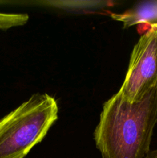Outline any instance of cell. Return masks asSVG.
Segmentation results:
<instances>
[{
	"label": "cell",
	"instance_id": "obj_1",
	"mask_svg": "<svg viewBox=\"0 0 157 158\" xmlns=\"http://www.w3.org/2000/svg\"><path fill=\"white\" fill-rule=\"evenodd\" d=\"M157 123V86L129 103L119 93L104 103L94 131L102 158H146Z\"/></svg>",
	"mask_w": 157,
	"mask_h": 158
},
{
	"label": "cell",
	"instance_id": "obj_2",
	"mask_svg": "<svg viewBox=\"0 0 157 158\" xmlns=\"http://www.w3.org/2000/svg\"><path fill=\"white\" fill-rule=\"evenodd\" d=\"M56 100L35 94L0 120V158H24L58 119Z\"/></svg>",
	"mask_w": 157,
	"mask_h": 158
},
{
	"label": "cell",
	"instance_id": "obj_3",
	"mask_svg": "<svg viewBox=\"0 0 157 158\" xmlns=\"http://www.w3.org/2000/svg\"><path fill=\"white\" fill-rule=\"evenodd\" d=\"M157 86V24L140 36L131 53L129 68L119 93L129 103L141 100Z\"/></svg>",
	"mask_w": 157,
	"mask_h": 158
},
{
	"label": "cell",
	"instance_id": "obj_4",
	"mask_svg": "<svg viewBox=\"0 0 157 158\" xmlns=\"http://www.w3.org/2000/svg\"><path fill=\"white\" fill-rule=\"evenodd\" d=\"M111 18L121 22L124 29L135 25L157 24V0L141 1L121 13H112Z\"/></svg>",
	"mask_w": 157,
	"mask_h": 158
},
{
	"label": "cell",
	"instance_id": "obj_5",
	"mask_svg": "<svg viewBox=\"0 0 157 158\" xmlns=\"http://www.w3.org/2000/svg\"><path fill=\"white\" fill-rule=\"evenodd\" d=\"M43 4L65 9H91L107 7L110 2L106 1H46Z\"/></svg>",
	"mask_w": 157,
	"mask_h": 158
},
{
	"label": "cell",
	"instance_id": "obj_6",
	"mask_svg": "<svg viewBox=\"0 0 157 158\" xmlns=\"http://www.w3.org/2000/svg\"><path fill=\"white\" fill-rule=\"evenodd\" d=\"M29 16L26 13H3L0 12V29H8L26 25Z\"/></svg>",
	"mask_w": 157,
	"mask_h": 158
},
{
	"label": "cell",
	"instance_id": "obj_7",
	"mask_svg": "<svg viewBox=\"0 0 157 158\" xmlns=\"http://www.w3.org/2000/svg\"><path fill=\"white\" fill-rule=\"evenodd\" d=\"M146 158H157V149L152 150V151L150 150Z\"/></svg>",
	"mask_w": 157,
	"mask_h": 158
}]
</instances>
